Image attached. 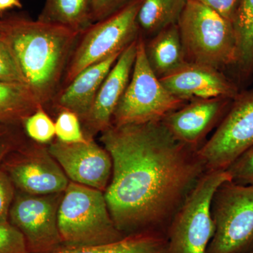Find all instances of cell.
<instances>
[{
	"mask_svg": "<svg viewBox=\"0 0 253 253\" xmlns=\"http://www.w3.org/2000/svg\"><path fill=\"white\" fill-rule=\"evenodd\" d=\"M100 141L112 159L104 195L125 236H166L173 218L207 171L197 151L176 140L162 121L113 126Z\"/></svg>",
	"mask_w": 253,
	"mask_h": 253,
	"instance_id": "cell-1",
	"label": "cell"
},
{
	"mask_svg": "<svg viewBox=\"0 0 253 253\" xmlns=\"http://www.w3.org/2000/svg\"><path fill=\"white\" fill-rule=\"evenodd\" d=\"M1 21L0 39L14 56L25 84L45 107L61 87L81 33L22 16H10Z\"/></svg>",
	"mask_w": 253,
	"mask_h": 253,
	"instance_id": "cell-2",
	"label": "cell"
},
{
	"mask_svg": "<svg viewBox=\"0 0 253 253\" xmlns=\"http://www.w3.org/2000/svg\"><path fill=\"white\" fill-rule=\"evenodd\" d=\"M64 248L101 246L126 237L110 214L104 192L70 181L58 209Z\"/></svg>",
	"mask_w": 253,
	"mask_h": 253,
	"instance_id": "cell-3",
	"label": "cell"
},
{
	"mask_svg": "<svg viewBox=\"0 0 253 253\" xmlns=\"http://www.w3.org/2000/svg\"><path fill=\"white\" fill-rule=\"evenodd\" d=\"M186 62L224 72L236 67L237 44L232 23L202 4L188 0L177 23Z\"/></svg>",
	"mask_w": 253,
	"mask_h": 253,
	"instance_id": "cell-4",
	"label": "cell"
},
{
	"mask_svg": "<svg viewBox=\"0 0 253 253\" xmlns=\"http://www.w3.org/2000/svg\"><path fill=\"white\" fill-rule=\"evenodd\" d=\"M226 170H207L179 208L168 228L166 253H206L214 234L211 213L216 189L231 181Z\"/></svg>",
	"mask_w": 253,
	"mask_h": 253,
	"instance_id": "cell-5",
	"label": "cell"
},
{
	"mask_svg": "<svg viewBox=\"0 0 253 253\" xmlns=\"http://www.w3.org/2000/svg\"><path fill=\"white\" fill-rule=\"evenodd\" d=\"M187 102L171 94L156 76L146 57L144 38L139 35L132 73L113 113V126L161 121Z\"/></svg>",
	"mask_w": 253,
	"mask_h": 253,
	"instance_id": "cell-6",
	"label": "cell"
},
{
	"mask_svg": "<svg viewBox=\"0 0 253 253\" xmlns=\"http://www.w3.org/2000/svg\"><path fill=\"white\" fill-rule=\"evenodd\" d=\"M142 1L136 0L82 32L65 71L62 87L83 70L122 52L137 40L140 35L137 15Z\"/></svg>",
	"mask_w": 253,
	"mask_h": 253,
	"instance_id": "cell-7",
	"label": "cell"
},
{
	"mask_svg": "<svg viewBox=\"0 0 253 253\" xmlns=\"http://www.w3.org/2000/svg\"><path fill=\"white\" fill-rule=\"evenodd\" d=\"M211 213L215 229L206 253L252 252L253 185L223 183L213 194Z\"/></svg>",
	"mask_w": 253,
	"mask_h": 253,
	"instance_id": "cell-8",
	"label": "cell"
},
{
	"mask_svg": "<svg viewBox=\"0 0 253 253\" xmlns=\"http://www.w3.org/2000/svg\"><path fill=\"white\" fill-rule=\"evenodd\" d=\"M253 146V86L239 91L212 136L197 151L207 170H226Z\"/></svg>",
	"mask_w": 253,
	"mask_h": 253,
	"instance_id": "cell-9",
	"label": "cell"
},
{
	"mask_svg": "<svg viewBox=\"0 0 253 253\" xmlns=\"http://www.w3.org/2000/svg\"><path fill=\"white\" fill-rule=\"evenodd\" d=\"M63 194L15 196L9 221L23 234L28 253H54L64 248L57 218Z\"/></svg>",
	"mask_w": 253,
	"mask_h": 253,
	"instance_id": "cell-10",
	"label": "cell"
},
{
	"mask_svg": "<svg viewBox=\"0 0 253 253\" xmlns=\"http://www.w3.org/2000/svg\"><path fill=\"white\" fill-rule=\"evenodd\" d=\"M43 144L21 145L12 158L1 168L6 171L15 187L31 195L63 193L69 180L62 168Z\"/></svg>",
	"mask_w": 253,
	"mask_h": 253,
	"instance_id": "cell-11",
	"label": "cell"
},
{
	"mask_svg": "<svg viewBox=\"0 0 253 253\" xmlns=\"http://www.w3.org/2000/svg\"><path fill=\"white\" fill-rule=\"evenodd\" d=\"M48 150L71 181L103 192L107 189L112 176V159L94 139L71 144L56 139Z\"/></svg>",
	"mask_w": 253,
	"mask_h": 253,
	"instance_id": "cell-12",
	"label": "cell"
},
{
	"mask_svg": "<svg viewBox=\"0 0 253 253\" xmlns=\"http://www.w3.org/2000/svg\"><path fill=\"white\" fill-rule=\"evenodd\" d=\"M232 100L228 98L191 100L161 121L176 140L198 151L207 141L208 134L217 127L225 116Z\"/></svg>",
	"mask_w": 253,
	"mask_h": 253,
	"instance_id": "cell-13",
	"label": "cell"
},
{
	"mask_svg": "<svg viewBox=\"0 0 253 253\" xmlns=\"http://www.w3.org/2000/svg\"><path fill=\"white\" fill-rule=\"evenodd\" d=\"M136 47L137 40L123 50L103 82L90 111L81 122L86 139H94L112 125L113 113L131 78Z\"/></svg>",
	"mask_w": 253,
	"mask_h": 253,
	"instance_id": "cell-14",
	"label": "cell"
},
{
	"mask_svg": "<svg viewBox=\"0 0 253 253\" xmlns=\"http://www.w3.org/2000/svg\"><path fill=\"white\" fill-rule=\"evenodd\" d=\"M160 81L171 94L187 101L214 98L234 99L240 91L237 84L223 71L196 63L186 62Z\"/></svg>",
	"mask_w": 253,
	"mask_h": 253,
	"instance_id": "cell-15",
	"label": "cell"
},
{
	"mask_svg": "<svg viewBox=\"0 0 253 253\" xmlns=\"http://www.w3.org/2000/svg\"><path fill=\"white\" fill-rule=\"evenodd\" d=\"M121 53L83 70L58 91L51 103L60 111L66 110L76 113L82 122L90 111L103 82Z\"/></svg>",
	"mask_w": 253,
	"mask_h": 253,
	"instance_id": "cell-16",
	"label": "cell"
},
{
	"mask_svg": "<svg viewBox=\"0 0 253 253\" xmlns=\"http://www.w3.org/2000/svg\"><path fill=\"white\" fill-rule=\"evenodd\" d=\"M145 52L150 67L159 79L186 63L177 24L165 28L145 41Z\"/></svg>",
	"mask_w": 253,
	"mask_h": 253,
	"instance_id": "cell-17",
	"label": "cell"
},
{
	"mask_svg": "<svg viewBox=\"0 0 253 253\" xmlns=\"http://www.w3.org/2000/svg\"><path fill=\"white\" fill-rule=\"evenodd\" d=\"M41 107L26 84L0 81V124L23 125Z\"/></svg>",
	"mask_w": 253,
	"mask_h": 253,
	"instance_id": "cell-18",
	"label": "cell"
},
{
	"mask_svg": "<svg viewBox=\"0 0 253 253\" xmlns=\"http://www.w3.org/2000/svg\"><path fill=\"white\" fill-rule=\"evenodd\" d=\"M188 0H143L137 15L140 34L151 38L165 28L177 24Z\"/></svg>",
	"mask_w": 253,
	"mask_h": 253,
	"instance_id": "cell-19",
	"label": "cell"
},
{
	"mask_svg": "<svg viewBox=\"0 0 253 253\" xmlns=\"http://www.w3.org/2000/svg\"><path fill=\"white\" fill-rule=\"evenodd\" d=\"M93 0H45L38 20L81 33L92 24Z\"/></svg>",
	"mask_w": 253,
	"mask_h": 253,
	"instance_id": "cell-20",
	"label": "cell"
},
{
	"mask_svg": "<svg viewBox=\"0 0 253 253\" xmlns=\"http://www.w3.org/2000/svg\"><path fill=\"white\" fill-rule=\"evenodd\" d=\"M237 44L236 68L241 79L253 75V0H240L232 21Z\"/></svg>",
	"mask_w": 253,
	"mask_h": 253,
	"instance_id": "cell-21",
	"label": "cell"
},
{
	"mask_svg": "<svg viewBox=\"0 0 253 253\" xmlns=\"http://www.w3.org/2000/svg\"><path fill=\"white\" fill-rule=\"evenodd\" d=\"M166 236L142 233L126 236L112 244L63 248L54 253H166Z\"/></svg>",
	"mask_w": 253,
	"mask_h": 253,
	"instance_id": "cell-22",
	"label": "cell"
},
{
	"mask_svg": "<svg viewBox=\"0 0 253 253\" xmlns=\"http://www.w3.org/2000/svg\"><path fill=\"white\" fill-rule=\"evenodd\" d=\"M23 126L27 135L38 144L49 143L56 135L54 123L43 107L26 118Z\"/></svg>",
	"mask_w": 253,
	"mask_h": 253,
	"instance_id": "cell-23",
	"label": "cell"
},
{
	"mask_svg": "<svg viewBox=\"0 0 253 253\" xmlns=\"http://www.w3.org/2000/svg\"><path fill=\"white\" fill-rule=\"evenodd\" d=\"M55 125V134L58 140L63 143L84 142L87 140L83 133L81 120L76 113L60 111Z\"/></svg>",
	"mask_w": 253,
	"mask_h": 253,
	"instance_id": "cell-24",
	"label": "cell"
},
{
	"mask_svg": "<svg viewBox=\"0 0 253 253\" xmlns=\"http://www.w3.org/2000/svg\"><path fill=\"white\" fill-rule=\"evenodd\" d=\"M0 253H29L23 234L9 221L0 224Z\"/></svg>",
	"mask_w": 253,
	"mask_h": 253,
	"instance_id": "cell-25",
	"label": "cell"
},
{
	"mask_svg": "<svg viewBox=\"0 0 253 253\" xmlns=\"http://www.w3.org/2000/svg\"><path fill=\"white\" fill-rule=\"evenodd\" d=\"M226 171L236 184L253 185V146L240 156Z\"/></svg>",
	"mask_w": 253,
	"mask_h": 253,
	"instance_id": "cell-26",
	"label": "cell"
},
{
	"mask_svg": "<svg viewBox=\"0 0 253 253\" xmlns=\"http://www.w3.org/2000/svg\"><path fill=\"white\" fill-rule=\"evenodd\" d=\"M0 81L23 83L22 76L11 51L0 39Z\"/></svg>",
	"mask_w": 253,
	"mask_h": 253,
	"instance_id": "cell-27",
	"label": "cell"
},
{
	"mask_svg": "<svg viewBox=\"0 0 253 253\" xmlns=\"http://www.w3.org/2000/svg\"><path fill=\"white\" fill-rule=\"evenodd\" d=\"M14 187L7 173L0 167V224L9 221V211L15 197Z\"/></svg>",
	"mask_w": 253,
	"mask_h": 253,
	"instance_id": "cell-28",
	"label": "cell"
},
{
	"mask_svg": "<svg viewBox=\"0 0 253 253\" xmlns=\"http://www.w3.org/2000/svg\"><path fill=\"white\" fill-rule=\"evenodd\" d=\"M134 1L136 0H93L91 21L94 23L109 17Z\"/></svg>",
	"mask_w": 253,
	"mask_h": 253,
	"instance_id": "cell-29",
	"label": "cell"
},
{
	"mask_svg": "<svg viewBox=\"0 0 253 253\" xmlns=\"http://www.w3.org/2000/svg\"><path fill=\"white\" fill-rule=\"evenodd\" d=\"M16 126L0 125V162L20 146L19 137L12 127Z\"/></svg>",
	"mask_w": 253,
	"mask_h": 253,
	"instance_id": "cell-30",
	"label": "cell"
},
{
	"mask_svg": "<svg viewBox=\"0 0 253 253\" xmlns=\"http://www.w3.org/2000/svg\"><path fill=\"white\" fill-rule=\"evenodd\" d=\"M211 8L232 23L240 0H193Z\"/></svg>",
	"mask_w": 253,
	"mask_h": 253,
	"instance_id": "cell-31",
	"label": "cell"
},
{
	"mask_svg": "<svg viewBox=\"0 0 253 253\" xmlns=\"http://www.w3.org/2000/svg\"><path fill=\"white\" fill-rule=\"evenodd\" d=\"M21 7L22 4L20 0H0V12L12 8Z\"/></svg>",
	"mask_w": 253,
	"mask_h": 253,
	"instance_id": "cell-32",
	"label": "cell"
},
{
	"mask_svg": "<svg viewBox=\"0 0 253 253\" xmlns=\"http://www.w3.org/2000/svg\"><path fill=\"white\" fill-rule=\"evenodd\" d=\"M1 21L0 20V35H1Z\"/></svg>",
	"mask_w": 253,
	"mask_h": 253,
	"instance_id": "cell-33",
	"label": "cell"
},
{
	"mask_svg": "<svg viewBox=\"0 0 253 253\" xmlns=\"http://www.w3.org/2000/svg\"><path fill=\"white\" fill-rule=\"evenodd\" d=\"M253 253V251H252V252H251V253Z\"/></svg>",
	"mask_w": 253,
	"mask_h": 253,
	"instance_id": "cell-34",
	"label": "cell"
},
{
	"mask_svg": "<svg viewBox=\"0 0 253 253\" xmlns=\"http://www.w3.org/2000/svg\"><path fill=\"white\" fill-rule=\"evenodd\" d=\"M0 125H1V124H0Z\"/></svg>",
	"mask_w": 253,
	"mask_h": 253,
	"instance_id": "cell-35",
	"label": "cell"
}]
</instances>
